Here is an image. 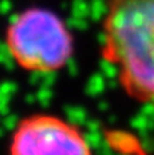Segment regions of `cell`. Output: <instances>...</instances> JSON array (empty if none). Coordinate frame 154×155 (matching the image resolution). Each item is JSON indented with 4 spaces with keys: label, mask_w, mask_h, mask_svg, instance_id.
Returning <instances> with one entry per match:
<instances>
[{
    "label": "cell",
    "mask_w": 154,
    "mask_h": 155,
    "mask_svg": "<svg viewBox=\"0 0 154 155\" xmlns=\"http://www.w3.org/2000/svg\"><path fill=\"white\" fill-rule=\"evenodd\" d=\"M101 56L123 91L154 109V0H105Z\"/></svg>",
    "instance_id": "cell-1"
},
{
    "label": "cell",
    "mask_w": 154,
    "mask_h": 155,
    "mask_svg": "<svg viewBox=\"0 0 154 155\" xmlns=\"http://www.w3.org/2000/svg\"><path fill=\"white\" fill-rule=\"evenodd\" d=\"M4 41L15 64L34 74L62 71L75 51L72 33L62 16L42 7L16 14L5 29Z\"/></svg>",
    "instance_id": "cell-2"
},
{
    "label": "cell",
    "mask_w": 154,
    "mask_h": 155,
    "mask_svg": "<svg viewBox=\"0 0 154 155\" xmlns=\"http://www.w3.org/2000/svg\"><path fill=\"white\" fill-rule=\"evenodd\" d=\"M8 153L12 155L93 153L85 132L78 125L55 114L35 113L22 118L11 135Z\"/></svg>",
    "instance_id": "cell-3"
}]
</instances>
